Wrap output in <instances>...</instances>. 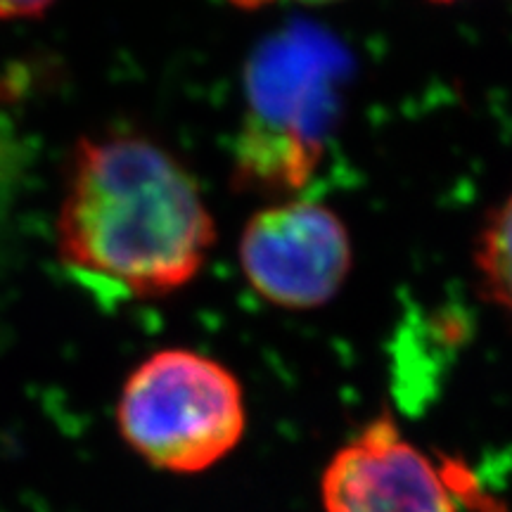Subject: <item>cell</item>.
<instances>
[{"instance_id":"2","label":"cell","mask_w":512,"mask_h":512,"mask_svg":"<svg viewBox=\"0 0 512 512\" xmlns=\"http://www.w3.org/2000/svg\"><path fill=\"white\" fill-rule=\"evenodd\" d=\"M347 81V50L316 27L299 24L261 43L245 74L235 176L249 190L302 188L323 155Z\"/></svg>"},{"instance_id":"9","label":"cell","mask_w":512,"mask_h":512,"mask_svg":"<svg viewBox=\"0 0 512 512\" xmlns=\"http://www.w3.org/2000/svg\"><path fill=\"white\" fill-rule=\"evenodd\" d=\"M230 3L240 5V8H259V5L275 3V0H230ZM297 3H311V5H323V3H335V0H297Z\"/></svg>"},{"instance_id":"5","label":"cell","mask_w":512,"mask_h":512,"mask_svg":"<svg viewBox=\"0 0 512 512\" xmlns=\"http://www.w3.org/2000/svg\"><path fill=\"white\" fill-rule=\"evenodd\" d=\"M325 512H458L441 467L382 415L323 472Z\"/></svg>"},{"instance_id":"1","label":"cell","mask_w":512,"mask_h":512,"mask_svg":"<svg viewBox=\"0 0 512 512\" xmlns=\"http://www.w3.org/2000/svg\"><path fill=\"white\" fill-rule=\"evenodd\" d=\"M214 245L200 185L162 145L136 133L76 143L57 254L83 283L121 297H164L197 278Z\"/></svg>"},{"instance_id":"6","label":"cell","mask_w":512,"mask_h":512,"mask_svg":"<svg viewBox=\"0 0 512 512\" xmlns=\"http://www.w3.org/2000/svg\"><path fill=\"white\" fill-rule=\"evenodd\" d=\"M475 268L484 297L512 323V190L479 230Z\"/></svg>"},{"instance_id":"3","label":"cell","mask_w":512,"mask_h":512,"mask_svg":"<svg viewBox=\"0 0 512 512\" xmlns=\"http://www.w3.org/2000/svg\"><path fill=\"white\" fill-rule=\"evenodd\" d=\"M245 394L214 358L188 349L147 356L117 403L121 437L159 470L192 475L226 458L245 434Z\"/></svg>"},{"instance_id":"10","label":"cell","mask_w":512,"mask_h":512,"mask_svg":"<svg viewBox=\"0 0 512 512\" xmlns=\"http://www.w3.org/2000/svg\"><path fill=\"white\" fill-rule=\"evenodd\" d=\"M432 3H453V0H432Z\"/></svg>"},{"instance_id":"8","label":"cell","mask_w":512,"mask_h":512,"mask_svg":"<svg viewBox=\"0 0 512 512\" xmlns=\"http://www.w3.org/2000/svg\"><path fill=\"white\" fill-rule=\"evenodd\" d=\"M55 0H0V19H27L43 15Z\"/></svg>"},{"instance_id":"4","label":"cell","mask_w":512,"mask_h":512,"mask_svg":"<svg viewBox=\"0 0 512 512\" xmlns=\"http://www.w3.org/2000/svg\"><path fill=\"white\" fill-rule=\"evenodd\" d=\"M240 268L268 304L309 311L328 304L351 271L344 221L323 204L290 200L256 211L240 235Z\"/></svg>"},{"instance_id":"7","label":"cell","mask_w":512,"mask_h":512,"mask_svg":"<svg viewBox=\"0 0 512 512\" xmlns=\"http://www.w3.org/2000/svg\"><path fill=\"white\" fill-rule=\"evenodd\" d=\"M441 472H444L458 503H463L465 508H472L475 512H512L503 501L486 494L482 486L472 479V472L458 460H441Z\"/></svg>"}]
</instances>
